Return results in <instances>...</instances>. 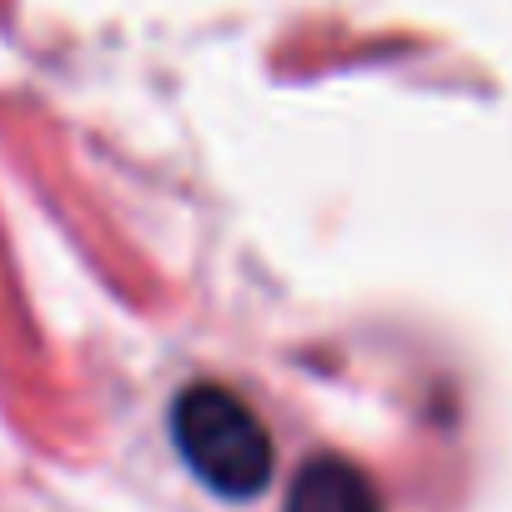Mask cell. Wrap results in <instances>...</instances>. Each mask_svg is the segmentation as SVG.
<instances>
[{
	"label": "cell",
	"instance_id": "cell-1",
	"mask_svg": "<svg viewBox=\"0 0 512 512\" xmlns=\"http://www.w3.org/2000/svg\"><path fill=\"white\" fill-rule=\"evenodd\" d=\"M171 442L181 462L196 472L201 487L216 497L246 502L272 487V432L251 412L246 397H236L221 382H191L171 402Z\"/></svg>",
	"mask_w": 512,
	"mask_h": 512
},
{
	"label": "cell",
	"instance_id": "cell-2",
	"mask_svg": "<svg viewBox=\"0 0 512 512\" xmlns=\"http://www.w3.org/2000/svg\"><path fill=\"white\" fill-rule=\"evenodd\" d=\"M282 512H382V497L357 462L322 452V457L302 462V472L287 487Z\"/></svg>",
	"mask_w": 512,
	"mask_h": 512
}]
</instances>
